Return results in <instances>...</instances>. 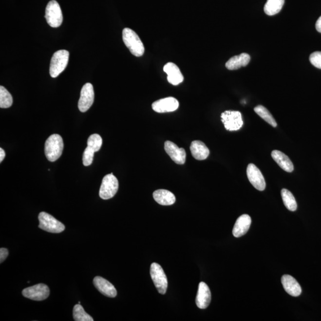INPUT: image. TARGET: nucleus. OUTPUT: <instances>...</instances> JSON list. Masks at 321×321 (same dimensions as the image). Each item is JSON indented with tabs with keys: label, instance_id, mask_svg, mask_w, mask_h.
Wrapping results in <instances>:
<instances>
[{
	"label": "nucleus",
	"instance_id": "b1692460",
	"mask_svg": "<svg viewBox=\"0 0 321 321\" xmlns=\"http://www.w3.org/2000/svg\"><path fill=\"white\" fill-rule=\"evenodd\" d=\"M281 193L285 207L290 211H295L298 208V205L293 194L285 189H282Z\"/></svg>",
	"mask_w": 321,
	"mask_h": 321
},
{
	"label": "nucleus",
	"instance_id": "bb28decb",
	"mask_svg": "<svg viewBox=\"0 0 321 321\" xmlns=\"http://www.w3.org/2000/svg\"><path fill=\"white\" fill-rule=\"evenodd\" d=\"M73 315L76 321H94L93 318L85 311L80 304H76L74 306Z\"/></svg>",
	"mask_w": 321,
	"mask_h": 321
},
{
	"label": "nucleus",
	"instance_id": "c85d7f7f",
	"mask_svg": "<svg viewBox=\"0 0 321 321\" xmlns=\"http://www.w3.org/2000/svg\"><path fill=\"white\" fill-rule=\"evenodd\" d=\"M95 151L90 147L86 148L83 154V164L85 166H90L93 163Z\"/></svg>",
	"mask_w": 321,
	"mask_h": 321
},
{
	"label": "nucleus",
	"instance_id": "f3484780",
	"mask_svg": "<svg viewBox=\"0 0 321 321\" xmlns=\"http://www.w3.org/2000/svg\"><path fill=\"white\" fill-rule=\"evenodd\" d=\"M282 283L285 291L291 296L298 297L302 293V288L295 278L289 275H284Z\"/></svg>",
	"mask_w": 321,
	"mask_h": 321
},
{
	"label": "nucleus",
	"instance_id": "c756f323",
	"mask_svg": "<svg viewBox=\"0 0 321 321\" xmlns=\"http://www.w3.org/2000/svg\"><path fill=\"white\" fill-rule=\"evenodd\" d=\"M309 60L313 66L321 69V52L320 51H317V52L311 54L310 56Z\"/></svg>",
	"mask_w": 321,
	"mask_h": 321
},
{
	"label": "nucleus",
	"instance_id": "7ed1b4c3",
	"mask_svg": "<svg viewBox=\"0 0 321 321\" xmlns=\"http://www.w3.org/2000/svg\"><path fill=\"white\" fill-rule=\"evenodd\" d=\"M69 53L65 50L57 51L51 58L50 74L53 78L58 77L66 68L68 64Z\"/></svg>",
	"mask_w": 321,
	"mask_h": 321
},
{
	"label": "nucleus",
	"instance_id": "39448f33",
	"mask_svg": "<svg viewBox=\"0 0 321 321\" xmlns=\"http://www.w3.org/2000/svg\"><path fill=\"white\" fill-rule=\"evenodd\" d=\"M118 189V181L113 173L107 174L102 179L99 196L104 200L114 197Z\"/></svg>",
	"mask_w": 321,
	"mask_h": 321
},
{
	"label": "nucleus",
	"instance_id": "cd10ccee",
	"mask_svg": "<svg viewBox=\"0 0 321 321\" xmlns=\"http://www.w3.org/2000/svg\"><path fill=\"white\" fill-rule=\"evenodd\" d=\"M88 147L94 150L95 152H98L101 149L102 145V139L98 134H92L88 139Z\"/></svg>",
	"mask_w": 321,
	"mask_h": 321
},
{
	"label": "nucleus",
	"instance_id": "473e14b6",
	"mask_svg": "<svg viewBox=\"0 0 321 321\" xmlns=\"http://www.w3.org/2000/svg\"><path fill=\"white\" fill-rule=\"evenodd\" d=\"M5 156V153L4 150H2V148H0V163H1L3 161Z\"/></svg>",
	"mask_w": 321,
	"mask_h": 321
},
{
	"label": "nucleus",
	"instance_id": "20e7f679",
	"mask_svg": "<svg viewBox=\"0 0 321 321\" xmlns=\"http://www.w3.org/2000/svg\"><path fill=\"white\" fill-rule=\"evenodd\" d=\"M39 228L51 233H60L65 230V226L47 212H42L39 214Z\"/></svg>",
	"mask_w": 321,
	"mask_h": 321
},
{
	"label": "nucleus",
	"instance_id": "a878e982",
	"mask_svg": "<svg viewBox=\"0 0 321 321\" xmlns=\"http://www.w3.org/2000/svg\"><path fill=\"white\" fill-rule=\"evenodd\" d=\"M13 98L4 86H0V108L7 109L12 106Z\"/></svg>",
	"mask_w": 321,
	"mask_h": 321
},
{
	"label": "nucleus",
	"instance_id": "a211bd4d",
	"mask_svg": "<svg viewBox=\"0 0 321 321\" xmlns=\"http://www.w3.org/2000/svg\"><path fill=\"white\" fill-rule=\"evenodd\" d=\"M252 220L249 215L244 214L237 218L233 229V234L235 237L245 235L250 228Z\"/></svg>",
	"mask_w": 321,
	"mask_h": 321
},
{
	"label": "nucleus",
	"instance_id": "5701e85b",
	"mask_svg": "<svg viewBox=\"0 0 321 321\" xmlns=\"http://www.w3.org/2000/svg\"><path fill=\"white\" fill-rule=\"evenodd\" d=\"M285 0H267L264 12L268 16H274L282 10Z\"/></svg>",
	"mask_w": 321,
	"mask_h": 321
},
{
	"label": "nucleus",
	"instance_id": "2eb2a0df",
	"mask_svg": "<svg viewBox=\"0 0 321 321\" xmlns=\"http://www.w3.org/2000/svg\"><path fill=\"white\" fill-rule=\"evenodd\" d=\"M164 71L167 75V80L171 85L177 86L184 80V77L180 69L173 63H168L164 67Z\"/></svg>",
	"mask_w": 321,
	"mask_h": 321
},
{
	"label": "nucleus",
	"instance_id": "0eeeda50",
	"mask_svg": "<svg viewBox=\"0 0 321 321\" xmlns=\"http://www.w3.org/2000/svg\"><path fill=\"white\" fill-rule=\"evenodd\" d=\"M45 19L52 28H58L63 22V14L60 5L55 0L48 2L45 10Z\"/></svg>",
	"mask_w": 321,
	"mask_h": 321
},
{
	"label": "nucleus",
	"instance_id": "f03ea898",
	"mask_svg": "<svg viewBox=\"0 0 321 321\" xmlns=\"http://www.w3.org/2000/svg\"><path fill=\"white\" fill-rule=\"evenodd\" d=\"M123 40L126 47L132 55L136 57L144 55V44L135 32L130 28H125L123 31Z\"/></svg>",
	"mask_w": 321,
	"mask_h": 321
},
{
	"label": "nucleus",
	"instance_id": "dca6fc26",
	"mask_svg": "<svg viewBox=\"0 0 321 321\" xmlns=\"http://www.w3.org/2000/svg\"><path fill=\"white\" fill-rule=\"evenodd\" d=\"M94 284L102 295L112 298L117 296V292L114 286L104 278L99 276L95 277Z\"/></svg>",
	"mask_w": 321,
	"mask_h": 321
},
{
	"label": "nucleus",
	"instance_id": "6e6552de",
	"mask_svg": "<svg viewBox=\"0 0 321 321\" xmlns=\"http://www.w3.org/2000/svg\"><path fill=\"white\" fill-rule=\"evenodd\" d=\"M221 121L229 131H238L244 125L242 114L237 111H226L221 114Z\"/></svg>",
	"mask_w": 321,
	"mask_h": 321
},
{
	"label": "nucleus",
	"instance_id": "f257e3e1",
	"mask_svg": "<svg viewBox=\"0 0 321 321\" xmlns=\"http://www.w3.org/2000/svg\"><path fill=\"white\" fill-rule=\"evenodd\" d=\"M63 139L57 134H54L47 139L45 144V154L48 161L55 162L60 157L63 153Z\"/></svg>",
	"mask_w": 321,
	"mask_h": 321
},
{
	"label": "nucleus",
	"instance_id": "6ab92c4d",
	"mask_svg": "<svg viewBox=\"0 0 321 321\" xmlns=\"http://www.w3.org/2000/svg\"><path fill=\"white\" fill-rule=\"evenodd\" d=\"M191 155L196 160H206L209 155V150L206 145L200 141L191 142L190 147Z\"/></svg>",
	"mask_w": 321,
	"mask_h": 321
},
{
	"label": "nucleus",
	"instance_id": "2f4dec72",
	"mask_svg": "<svg viewBox=\"0 0 321 321\" xmlns=\"http://www.w3.org/2000/svg\"><path fill=\"white\" fill-rule=\"evenodd\" d=\"M317 30L321 33V16L318 19L316 23Z\"/></svg>",
	"mask_w": 321,
	"mask_h": 321
},
{
	"label": "nucleus",
	"instance_id": "ddd939ff",
	"mask_svg": "<svg viewBox=\"0 0 321 321\" xmlns=\"http://www.w3.org/2000/svg\"><path fill=\"white\" fill-rule=\"evenodd\" d=\"M164 149L175 163L180 165L185 163L186 153L183 148H179L173 142L168 141L164 144Z\"/></svg>",
	"mask_w": 321,
	"mask_h": 321
},
{
	"label": "nucleus",
	"instance_id": "412c9836",
	"mask_svg": "<svg viewBox=\"0 0 321 321\" xmlns=\"http://www.w3.org/2000/svg\"><path fill=\"white\" fill-rule=\"evenodd\" d=\"M250 60V57L248 54L242 53L230 58V60L227 62L226 67L230 71H234L247 66Z\"/></svg>",
	"mask_w": 321,
	"mask_h": 321
},
{
	"label": "nucleus",
	"instance_id": "4be33fe9",
	"mask_svg": "<svg viewBox=\"0 0 321 321\" xmlns=\"http://www.w3.org/2000/svg\"><path fill=\"white\" fill-rule=\"evenodd\" d=\"M153 199L161 206H171L176 202V197L173 193L167 190L159 189L153 193Z\"/></svg>",
	"mask_w": 321,
	"mask_h": 321
},
{
	"label": "nucleus",
	"instance_id": "9d476101",
	"mask_svg": "<svg viewBox=\"0 0 321 321\" xmlns=\"http://www.w3.org/2000/svg\"><path fill=\"white\" fill-rule=\"evenodd\" d=\"M94 101L93 85L90 83H86L80 92L78 107L81 112L85 113L90 109Z\"/></svg>",
	"mask_w": 321,
	"mask_h": 321
},
{
	"label": "nucleus",
	"instance_id": "7c9ffc66",
	"mask_svg": "<svg viewBox=\"0 0 321 321\" xmlns=\"http://www.w3.org/2000/svg\"><path fill=\"white\" fill-rule=\"evenodd\" d=\"M8 255H9V251L5 248H1L0 249V263H2L7 258Z\"/></svg>",
	"mask_w": 321,
	"mask_h": 321
},
{
	"label": "nucleus",
	"instance_id": "9b49d317",
	"mask_svg": "<svg viewBox=\"0 0 321 321\" xmlns=\"http://www.w3.org/2000/svg\"><path fill=\"white\" fill-rule=\"evenodd\" d=\"M246 172L248 179L253 187L260 191L265 190L266 188L265 179L260 169L255 164H249L247 166Z\"/></svg>",
	"mask_w": 321,
	"mask_h": 321
},
{
	"label": "nucleus",
	"instance_id": "1a4fd4ad",
	"mask_svg": "<svg viewBox=\"0 0 321 321\" xmlns=\"http://www.w3.org/2000/svg\"><path fill=\"white\" fill-rule=\"evenodd\" d=\"M22 295L26 298L36 301L45 300L50 295V289L47 285L38 284L25 288Z\"/></svg>",
	"mask_w": 321,
	"mask_h": 321
},
{
	"label": "nucleus",
	"instance_id": "393cba45",
	"mask_svg": "<svg viewBox=\"0 0 321 321\" xmlns=\"http://www.w3.org/2000/svg\"><path fill=\"white\" fill-rule=\"evenodd\" d=\"M254 111L256 114L260 116L266 122L269 124L273 128H276L277 124L276 120L274 119L271 113L265 107L263 106H258L255 108Z\"/></svg>",
	"mask_w": 321,
	"mask_h": 321
},
{
	"label": "nucleus",
	"instance_id": "423d86ee",
	"mask_svg": "<svg viewBox=\"0 0 321 321\" xmlns=\"http://www.w3.org/2000/svg\"><path fill=\"white\" fill-rule=\"evenodd\" d=\"M150 274L159 293L161 295L166 294L168 287V281L165 272L161 265L157 263H152L151 265Z\"/></svg>",
	"mask_w": 321,
	"mask_h": 321
},
{
	"label": "nucleus",
	"instance_id": "4468645a",
	"mask_svg": "<svg viewBox=\"0 0 321 321\" xmlns=\"http://www.w3.org/2000/svg\"><path fill=\"white\" fill-rule=\"evenodd\" d=\"M211 301V293L208 286L204 282H201L199 284L198 294L196 298L197 306L201 309H206L208 307Z\"/></svg>",
	"mask_w": 321,
	"mask_h": 321
},
{
	"label": "nucleus",
	"instance_id": "aec40b11",
	"mask_svg": "<svg viewBox=\"0 0 321 321\" xmlns=\"http://www.w3.org/2000/svg\"><path fill=\"white\" fill-rule=\"evenodd\" d=\"M272 158L276 162L278 165L285 171L291 172L294 170L292 162L285 153L281 151L274 150L271 153Z\"/></svg>",
	"mask_w": 321,
	"mask_h": 321
},
{
	"label": "nucleus",
	"instance_id": "f8f14e48",
	"mask_svg": "<svg viewBox=\"0 0 321 321\" xmlns=\"http://www.w3.org/2000/svg\"><path fill=\"white\" fill-rule=\"evenodd\" d=\"M179 106V102L173 97L161 99L152 105V108L156 113H164L172 112L176 111Z\"/></svg>",
	"mask_w": 321,
	"mask_h": 321
}]
</instances>
